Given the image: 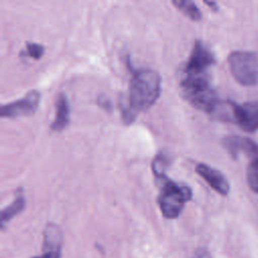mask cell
Returning <instances> with one entry per match:
<instances>
[{
	"label": "cell",
	"mask_w": 258,
	"mask_h": 258,
	"mask_svg": "<svg viewBox=\"0 0 258 258\" xmlns=\"http://www.w3.org/2000/svg\"><path fill=\"white\" fill-rule=\"evenodd\" d=\"M246 179L250 188L258 192V158L252 159L246 169Z\"/></svg>",
	"instance_id": "cell-14"
},
{
	"label": "cell",
	"mask_w": 258,
	"mask_h": 258,
	"mask_svg": "<svg viewBox=\"0 0 258 258\" xmlns=\"http://www.w3.org/2000/svg\"><path fill=\"white\" fill-rule=\"evenodd\" d=\"M166 163L167 158L163 153H159L152 160V172L160 189L157 204L165 218L175 219L181 213L185 203L191 199L192 191L186 184L178 183L165 174Z\"/></svg>",
	"instance_id": "cell-2"
},
{
	"label": "cell",
	"mask_w": 258,
	"mask_h": 258,
	"mask_svg": "<svg viewBox=\"0 0 258 258\" xmlns=\"http://www.w3.org/2000/svg\"><path fill=\"white\" fill-rule=\"evenodd\" d=\"M44 52V47L43 45L36 43V42H27L26 43V54L33 58V59H38L42 56Z\"/></svg>",
	"instance_id": "cell-15"
},
{
	"label": "cell",
	"mask_w": 258,
	"mask_h": 258,
	"mask_svg": "<svg viewBox=\"0 0 258 258\" xmlns=\"http://www.w3.org/2000/svg\"><path fill=\"white\" fill-rule=\"evenodd\" d=\"M25 208V198L23 195L18 194L17 197L13 200V202L4 208L1 212V226L4 227L5 223H7L9 220H11L14 216L18 215L20 212L23 211Z\"/></svg>",
	"instance_id": "cell-12"
},
{
	"label": "cell",
	"mask_w": 258,
	"mask_h": 258,
	"mask_svg": "<svg viewBox=\"0 0 258 258\" xmlns=\"http://www.w3.org/2000/svg\"><path fill=\"white\" fill-rule=\"evenodd\" d=\"M194 258H212L209 251L207 249H204V248H200L196 251L195 255H194Z\"/></svg>",
	"instance_id": "cell-16"
},
{
	"label": "cell",
	"mask_w": 258,
	"mask_h": 258,
	"mask_svg": "<svg viewBox=\"0 0 258 258\" xmlns=\"http://www.w3.org/2000/svg\"><path fill=\"white\" fill-rule=\"evenodd\" d=\"M235 123L247 132L258 129V101H248L236 104Z\"/></svg>",
	"instance_id": "cell-8"
},
{
	"label": "cell",
	"mask_w": 258,
	"mask_h": 258,
	"mask_svg": "<svg viewBox=\"0 0 258 258\" xmlns=\"http://www.w3.org/2000/svg\"><path fill=\"white\" fill-rule=\"evenodd\" d=\"M70 122V103L64 94H59L55 101V115L50 124L53 131L63 130Z\"/></svg>",
	"instance_id": "cell-11"
},
{
	"label": "cell",
	"mask_w": 258,
	"mask_h": 258,
	"mask_svg": "<svg viewBox=\"0 0 258 258\" xmlns=\"http://www.w3.org/2000/svg\"><path fill=\"white\" fill-rule=\"evenodd\" d=\"M180 92L192 107L209 114H213L221 101L211 86L208 74L184 75L180 82Z\"/></svg>",
	"instance_id": "cell-3"
},
{
	"label": "cell",
	"mask_w": 258,
	"mask_h": 258,
	"mask_svg": "<svg viewBox=\"0 0 258 258\" xmlns=\"http://www.w3.org/2000/svg\"><path fill=\"white\" fill-rule=\"evenodd\" d=\"M229 68L237 82L253 86L258 82V55L249 50H235L229 54Z\"/></svg>",
	"instance_id": "cell-4"
},
{
	"label": "cell",
	"mask_w": 258,
	"mask_h": 258,
	"mask_svg": "<svg viewBox=\"0 0 258 258\" xmlns=\"http://www.w3.org/2000/svg\"><path fill=\"white\" fill-rule=\"evenodd\" d=\"M196 172L208 182V184L220 195L226 196L230 190V183L226 176L218 169L205 164L199 163L196 166Z\"/></svg>",
	"instance_id": "cell-9"
},
{
	"label": "cell",
	"mask_w": 258,
	"mask_h": 258,
	"mask_svg": "<svg viewBox=\"0 0 258 258\" xmlns=\"http://www.w3.org/2000/svg\"><path fill=\"white\" fill-rule=\"evenodd\" d=\"M215 63V56L201 40H196L185 62L183 75H205L208 70Z\"/></svg>",
	"instance_id": "cell-5"
},
{
	"label": "cell",
	"mask_w": 258,
	"mask_h": 258,
	"mask_svg": "<svg viewBox=\"0 0 258 258\" xmlns=\"http://www.w3.org/2000/svg\"><path fill=\"white\" fill-rule=\"evenodd\" d=\"M223 145L233 156L245 154L252 156L253 159L258 158V144L250 138L239 135H230L223 139Z\"/></svg>",
	"instance_id": "cell-10"
},
{
	"label": "cell",
	"mask_w": 258,
	"mask_h": 258,
	"mask_svg": "<svg viewBox=\"0 0 258 258\" xmlns=\"http://www.w3.org/2000/svg\"><path fill=\"white\" fill-rule=\"evenodd\" d=\"M62 245V233L59 227L53 223H48L43 231L42 255L32 258H60Z\"/></svg>",
	"instance_id": "cell-7"
},
{
	"label": "cell",
	"mask_w": 258,
	"mask_h": 258,
	"mask_svg": "<svg viewBox=\"0 0 258 258\" xmlns=\"http://www.w3.org/2000/svg\"><path fill=\"white\" fill-rule=\"evenodd\" d=\"M171 3L189 19L199 21L202 18V12L195 2L190 0H173Z\"/></svg>",
	"instance_id": "cell-13"
},
{
	"label": "cell",
	"mask_w": 258,
	"mask_h": 258,
	"mask_svg": "<svg viewBox=\"0 0 258 258\" xmlns=\"http://www.w3.org/2000/svg\"><path fill=\"white\" fill-rule=\"evenodd\" d=\"M127 104L120 102L124 122L132 123L138 112L149 109L159 98L161 79L157 72L150 69H132Z\"/></svg>",
	"instance_id": "cell-1"
},
{
	"label": "cell",
	"mask_w": 258,
	"mask_h": 258,
	"mask_svg": "<svg viewBox=\"0 0 258 258\" xmlns=\"http://www.w3.org/2000/svg\"><path fill=\"white\" fill-rule=\"evenodd\" d=\"M39 100V92L31 90L22 98L2 105L0 109V116L2 118H18L31 115L36 111Z\"/></svg>",
	"instance_id": "cell-6"
}]
</instances>
